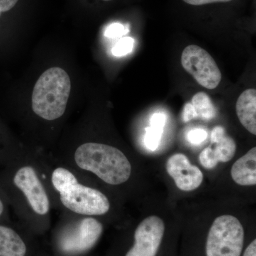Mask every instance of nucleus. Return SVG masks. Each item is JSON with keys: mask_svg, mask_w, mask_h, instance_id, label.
Masks as SVG:
<instances>
[{"mask_svg": "<svg viewBox=\"0 0 256 256\" xmlns=\"http://www.w3.org/2000/svg\"><path fill=\"white\" fill-rule=\"evenodd\" d=\"M0 190L30 232L43 234L50 228L54 208L35 150L21 149L0 168Z\"/></svg>", "mask_w": 256, "mask_h": 256, "instance_id": "1", "label": "nucleus"}, {"mask_svg": "<svg viewBox=\"0 0 256 256\" xmlns=\"http://www.w3.org/2000/svg\"><path fill=\"white\" fill-rule=\"evenodd\" d=\"M36 151L54 210L98 218L110 214V198L94 182L60 162L53 154Z\"/></svg>", "mask_w": 256, "mask_h": 256, "instance_id": "2", "label": "nucleus"}, {"mask_svg": "<svg viewBox=\"0 0 256 256\" xmlns=\"http://www.w3.org/2000/svg\"><path fill=\"white\" fill-rule=\"evenodd\" d=\"M58 161L95 182L111 188L124 186L130 180L132 166L124 152L117 146L96 141H80L64 148Z\"/></svg>", "mask_w": 256, "mask_h": 256, "instance_id": "3", "label": "nucleus"}, {"mask_svg": "<svg viewBox=\"0 0 256 256\" xmlns=\"http://www.w3.org/2000/svg\"><path fill=\"white\" fill-rule=\"evenodd\" d=\"M55 227L53 244L60 256H84L98 244L104 232L98 218L60 213Z\"/></svg>", "mask_w": 256, "mask_h": 256, "instance_id": "4", "label": "nucleus"}, {"mask_svg": "<svg viewBox=\"0 0 256 256\" xmlns=\"http://www.w3.org/2000/svg\"><path fill=\"white\" fill-rule=\"evenodd\" d=\"M72 90L68 74L58 67L50 68L38 79L32 96L34 114L47 122L62 119L66 112Z\"/></svg>", "mask_w": 256, "mask_h": 256, "instance_id": "5", "label": "nucleus"}, {"mask_svg": "<svg viewBox=\"0 0 256 256\" xmlns=\"http://www.w3.org/2000/svg\"><path fill=\"white\" fill-rule=\"evenodd\" d=\"M244 229L233 216L218 217L207 237L206 256H240L244 244Z\"/></svg>", "mask_w": 256, "mask_h": 256, "instance_id": "6", "label": "nucleus"}, {"mask_svg": "<svg viewBox=\"0 0 256 256\" xmlns=\"http://www.w3.org/2000/svg\"><path fill=\"white\" fill-rule=\"evenodd\" d=\"M181 60L184 70L202 86L214 90L220 86L222 72L206 50L196 45H190L184 50Z\"/></svg>", "mask_w": 256, "mask_h": 256, "instance_id": "7", "label": "nucleus"}, {"mask_svg": "<svg viewBox=\"0 0 256 256\" xmlns=\"http://www.w3.org/2000/svg\"><path fill=\"white\" fill-rule=\"evenodd\" d=\"M165 232L164 222L156 216L146 218L134 232V242L126 256H156Z\"/></svg>", "mask_w": 256, "mask_h": 256, "instance_id": "8", "label": "nucleus"}, {"mask_svg": "<svg viewBox=\"0 0 256 256\" xmlns=\"http://www.w3.org/2000/svg\"><path fill=\"white\" fill-rule=\"evenodd\" d=\"M31 233L20 222H0V256H31L32 244L28 238Z\"/></svg>", "mask_w": 256, "mask_h": 256, "instance_id": "9", "label": "nucleus"}, {"mask_svg": "<svg viewBox=\"0 0 256 256\" xmlns=\"http://www.w3.org/2000/svg\"><path fill=\"white\" fill-rule=\"evenodd\" d=\"M166 171L182 191H194L203 183L201 170L192 164L188 156L183 154H174L168 160Z\"/></svg>", "mask_w": 256, "mask_h": 256, "instance_id": "10", "label": "nucleus"}, {"mask_svg": "<svg viewBox=\"0 0 256 256\" xmlns=\"http://www.w3.org/2000/svg\"><path fill=\"white\" fill-rule=\"evenodd\" d=\"M212 153L218 162H228L233 159L236 152V144L233 138L228 136L222 126L213 130L210 137Z\"/></svg>", "mask_w": 256, "mask_h": 256, "instance_id": "11", "label": "nucleus"}, {"mask_svg": "<svg viewBox=\"0 0 256 256\" xmlns=\"http://www.w3.org/2000/svg\"><path fill=\"white\" fill-rule=\"evenodd\" d=\"M234 181L240 186H255L256 184V148L237 160L232 169Z\"/></svg>", "mask_w": 256, "mask_h": 256, "instance_id": "12", "label": "nucleus"}, {"mask_svg": "<svg viewBox=\"0 0 256 256\" xmlns=\"http://www.w3.org/2000/svg\"><path fill=\"white\" fill-rule=\"evenodd\" d=\"M236 114L240 124L249 132L256 136V90H245L236 102Z\"/></svg>", "mask_w": 256, "mask_h": 256, "instance_id": "13", "label": "nucleus"}, {"mask_svg": "<svg viewBox=\"0 0 256 256\" xmlns=\"http://www.w3.org/2000/svg\"><path fill=\"white\" fill-rule=\"evenodd\" d=\"M192 106L196 110L197 118H201L204 120H212L216 116V110L210 96L206 92L196 94L192 98Z\"/></svg>", "mask_w": 256, "mask_h": 256, "instance_id": "14", "label": "nucleus"}, {"mask_svg": "<svg viewBox=\"0 0 256 256\" xmlns=\"http://www.w3.org/2000/svg\"><path fill=\"white\" fill-rule=\"evenodd\" d=\"M146 137H144V144L149 150L156 151L159 148L162 137L164 129L150 126L146 129Z\"/></svg>", "mask_w": 256, "mask_h": 256, "instance_id": "15", "label": "nucleus"}, {"mask_svg": "<svg viewBox=\"0 0 256 256\" xmlns=\"http://www.w3.org/2000/svg\"><path fill=\"white\" fill-rule=\"evenodd\" d=\"M22 148L13 146L0 136V168L4 166L13 156L21 150Z\"/></svg>", "mask_w": 256, "mask_h": 256, "instance_id": "16", "label": "nucleus"}, {"mask_svg": "<svg viewBox=\"0 0 256 256\" xmlns=\"http://www.w3.org/2000/svg\"><path fill=\"white\" fill-rule=\"evenodd\" d=\"M134 40L131 37H124L120 40L112 48V53L114 56L122 57L129 54L134 48Z\"/></svg>", "mask_w": 256, "mask_h": 256, "instance_id": "17", "label": "nucleus"}, {"mask_svg": "<svg viewBox=\"0 0 256 256\" xmlns=\"http://www.w3.org/2000/svg\"><path fill=\"white\" fill-rule=\"evenodd\" d=\"M129 25L126 26L120 23H114L108 26L105 31V36L107 38H118L129 33Z\"/></svg>", "mask_w": 256, "mask_h": 256, "instance_id": "18", "label": "nucleus"}, {"mask_svg": "<svg viewBox=\"0 0 256 256\" xmlns=\"http://www.w3.org/2000/svg\"><path fill=\"white\" fill-rule=\"evenodd\" d=\"M200 161L202 166L206 170H213L216 168L218 162L216 160L210 146L205 148L200 156Z\"/></svg>", "mask_w": 256, "mask_h": 256, "instance_id": "19", "label": "nucleus"}, {"mask_svg": "<svg viewBox=\"0 0 256 256\" xmlns=\"http://www.w3.org/2000/svg\"><path fill=\"white\" fill-rule=\"evenodd\" d=\"M186 138L188 142L194 146H200L208 138V132L201 128H195L188 132Z\"/></svg>", "mask_w": 256, "mask_h": 256, "instance_id": "20", "label": "nucleus"}, {"mask_svg": "<svg viewBox=\"0 0 256 256\" xmlns=\"http://www.w3.org/2000/svg\"><path fill=\"white\" fill-rule=\"evenodd\" d=\"M11 212L8 200L0 190V222L11 220Z\"/></svg>", "mask_w": 256, "mask_h": 256, "instance_id": "21", "label": "nucleus"}, {"mask_svg": "<svg viewBox=\"0 0 256 256\" xmlns=\"http://www.w3.org/2000/svg\"><path fill=\"white\" fill-rule=\"evenodd\" d=\"M166 120V118L164 114H161V112L154 114L151 118L150 126L164 129Z\"/></svg>", "mask_w": 256, "mask_h": 256, "instance_id": "22", "label": "nucleus"}, {"mask_svg": "<svg viewBox=\"0 0 256 256\" xmlns=\"http://www.w3.org/2000/svg\"><path fill=\"white\" fill-rule=\"evenodd\" d=\"M197 114L194 108L192 106L191 102L186 104L184 108L183 120L184 122H188L196 118Z\"/></svg>", "mask_w": 256, "mask_h": 256, "instance_id": "23", "label": "nucleus"}, {"mask_svg": "<svg viewBox=\"0 0 256 256\" xmlns=\"http://www.w3.org/2000/svg\"><path fill=\"white\" fill-rule=\"evenodd\" d=\"M186 4L193 5V6H202L213 4V3L228 2L233 0H183Z\"/></svg>", "mask_w": 256, "mask_h": 256, "instance_id": "24", "label": "nucleus"}, {"mask_svg": "<svg viewBox=\"0 0 256 256\" xmlns=\"http://www.w3.org/2000/svg\"><path fill=\"white\" fill-rule=\"evenodd\" d=\"M18 0H0V12H8L16 6Z\"/></svg>", "mask_w": 256, "mask_h": 256, "instance_id": "25", "label": "nucleus"}, {"mask_svg": "<svg viewBox=\"0 0 256 256\" xmlns=\"http://www.w3.org/2000/svg\"><path fill=\"white\" fill-rule=\"evenodd\" d=\"M244 256H256V240H254L247 248Z\"/></svg>", "mask_w": 256, "mask_h": 256, "instance_id": "26", "label": "nucleus"}, {"mask_svg": "<svg viewBox=\"0 0 256 256\" xmlns=\"http://www.w3.org/2000/svg\"><path fill=\"white\" fill-rule=\"evenodd\" d=\"M104 1L109 2V1H112V0H104Z\"/></svg>", "mask_w": 256, "mask_h": 256, "instance_id": "27", "label": "nucleus"}, {"mask_svg": "<svg viewBox=\"0 0 256 256\" xmlns=\"http://www.w3.org/2000/svg\"><path fill=\"white\" fill-rule=\"evenodd\" d=\"M2 14V13L1 12H0V18H1Z\"/></svg>", "mask_w": 256, "mask_h": 256, "instance_id": "28", "label": "nucleus"}]
</instances>
